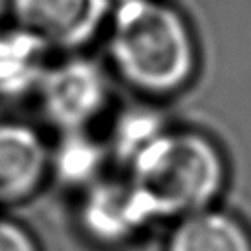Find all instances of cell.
<instances>
[{
	"mask_svg": "<svg viewBox=\"0 0 251 251\" xmlns=\"http://www.w3.org/2000/svg\"><path fill=\"white\" fill-rule=\"evenodd\" d=\"M47 165L49 153L37 131L24 124H0V202L31 196Z\"/></svg>",
	"mask_w": 251,
	"mask_h": 251,
	"instance_id": "obj_5",
	"label": "cell"
},
{
	"mask_svg": "<svg viewBox=\"0 0 251 251\" xmlns=\"http://www.w3.org/2000/svg\"><path fill=\"white\" fill-rule=\"evenodd\" d=\"M110 55L129 86L155 96L180 90L196 69V47L186 20L159 0L120 2Z\"/></svg>",
	"mask_w": 251,
	"mask_h": 251,
	"instance_id": "obj_1",
	"label": "cell"
},
{
	"mask_svg": "<svg viewBox=\"0 0 251 251\" xmlns=\"http://www.w3.org/2000/svg\"><path fill=\"white\" fill-rule=\"evenodd\" d=\"M39 92L47 118L65 131H82L108 100L102 71L86 59H69L47 71Z\"/></svg>",
	"mask_w": 251,
	"mask_h": 251,
	"instance_id": "obj_3",
	"label": "cell"
},
{
	"mask_svg": "<svg viewBox=\"0 0 251 251\" xmlns=\"http://www.w3.org/2000/svg\"><path fill=\"white\" fill-rule=\"evenodd\" d=\"M0 251H37L29 233L10 220H0Z\"/></svg>",
	"mask_w": 251,
	"mask_h": 251,
	"instance_id": "obj_11",
	"label": "cell"
},
{
	"mask_svg": "<svg viewBox=\"0 0 251 251\" xmlns=\"http://www.w3.org/2000/svg\"><path fill=\"white\" fill-rule=\"evenodd\" d=\"M165 131L161 120L145 110H133L126 114L116 129V149L122 157L131 161L143 147Z\"/></svg>",
	"mask_w": 251,
	"mask_h": 251,
	"instance_id": "obj_10",
	"label": "cell"
},
{
	"mask_svg": "<svg viewBox=\"0 0 251 251\" xmlns=\"http://www.w3.org/2000/svg\"><path fill=\"white\" fill-rule=\"evenodd\" d=\"M169 251H251V239L233 216L206 208L182 218Z\"/></svg>",
	"mask_w": 251,
	"mask_h": 251,
	"instance_id": "obj_8",
	"label": "cell"
},
{
	"mask_svg": "<svg viewBox=\"0 0 251 251\" xmlns=\"http://www.w3.org/2000/svg\"><path fill=\"white\" fill-rule=\"evenodd\" d=\"M45 47L25 29H0V94L20 96L39 86L45 71Z\"/></svg>",
	"mask_w": 251,
	"mask_h": 251,
	"instance_id": "obj_7",
	"label": "cell"
},
{
	"mask_svg": "<svg viewBox=\"0 0 251 251\" xmlns=\"http://www.w3.org/2000/svg\"><path fill=\"white\" fill-rule=\"evenodd\" d=\"M53 165L63 180L71 184H82L94 178L100 171L102 149L80 131H67V137L55 151Z\"/></svg>",
	"mask_w": 251,
	"mask_h": 251,
	"instance_id": "obj_9",
	"label": "cell"
},
{
	"mask_svg": "<svg viewBox=\"0 0 251 251\" xmlns=\"http://www.w3.org/2000/svg\"><path fill=\"white\" fill-rule=\"evenodd\" d=\"M82 220L86 229L96 237L116 241L135 233L153 218L141 196L127 182L94 186L84 200Z\"/></svg>",
	"mask_w": 251,
	"mask_h": 251,
	"instance_id": "obj_6",
	"label": "cell"
},
{
	"mask_svg": "<svg viewBox=\"0 0 251 251\" xmlns=\"http://www.w3.org/2000/svg\"><path fill=\"white\" fill-rule=\"evenodd\" d=\"M226 182V163L206 135L165 129L129 161V184L151 218L206 210Z\"/></svg>",
	"mask_w": 251,
	"mask_h": 251,
	"instance_id": "obj_2",
	"label": "cell"
},
{
	"mask_svg": "<svg viewBox=\"0 0 251 251\" xmlns=\"http://www.w3.org/2000/svg\"><path fill=\"white\" fill-rule=\"evenodd\" d=\"M106 14L108 0H12L14 25L49 49H75L88 43Z\"/></svg>",
	"mask_w": 251,
	"mask_h": 251,
	"instance_id": "obj_4",
	"label": "cell"
},
{
	"mask_svg": "<svg viewBox=\"0 0 251 251\" xmlns=\"http://www.w3.org/2000/svg\"><path fill=\"white\" fill-rule=\"evenodd\" d=\"M120 2H122V0H120Z\"/></svg>",
	"mask_w": 251,
	"mask_h": 251,
	"instance_id": "obj_12",
	"label": "cell"
}]
</instances>
